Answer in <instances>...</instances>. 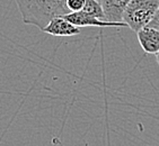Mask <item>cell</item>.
<instances>
[{
	"mask_svg": "<svg viewBox=\"0 0 159 146\" xmlns=\"http://www.w3.org/2000/svg\"><path fill=\"white\" fill-rule=\"evenodd\" d=\"M25 24L42 29L50 19L69 12L66 0H15Z\"/></svg>",
	"mask_w": 159,
	"mask_h": 146,
	"instance_id": "cell-1",
	"label": "cell"
},
{
	"mask_svg": "<svg viewBox=\"0 0 159 146\" xmlns=\"http://www.w3.org/2000/svg\"><path fill=\"white\" fill-rule=\"evenodd\" d=\"M159 7V0H131L123 12L122 20L135 33L147 26Z\"/></svg>",
	"mask_w": 159,
	"mask_h": 146,
	"instance_id": "cell-2",
	"label": "cell"
},
{
	"mask_svg": "<svg viewBox=\"0 0 159 146\" xmlns=\"http://www.w3.org/2000/svg\"><path fill=\"white\" fill-rule=\"evenodd\" d=\"M71 24L78 27H86V26H96V27H126L124 23H112V21L101 20L94 16L89 15L84 10L79 11L68 12L62 16Z\"/></svg>",
	"mask_w": 159,
	"mask_h": 146,
	"instance_id": "cell-3",
	"label": "cell"
},
{
	"mask_svg": "<svg viewBox=\"0 0 159 146\" xmlns=\"http://www.w3.org/2000/svg\"><path fill=\"white\" fill-rule=\"evenodd\" d=\"M43 33L50 34L52 36H61V37H69L76 36L81 33V29L78 26H75L68 21L62 16H57L50 19V21L41 29Z\"/></svg>",
	"mask_w": 159,
	"mask_h": 146,
	"instance_id": "cell-4",
	"label": "cell"
},
{
	"mask_svg": "<svg viewBox=\"0 0 159 146\" xmlns=\"http://www.w3.org/2000/svg\"><path fill=\"white\" fill-rule=\"evenodd\" d=\"M140 46L147 54H156L159 51V31L150 26H144L137 32Z\"/></svg>",
	"mask_w": 159,
	"mask_h": 146,
	"instance_id": "cell-5",
	"label": "cell"
},
{
	"mask_svg": "<svg viewBox=\"0 0 159 146\" xmlns=\"http://www.w3.org/2000/svg\"><path fill=\"white\" fill-rule=\"evenodd\" d=\"M105 15V20L123 23V12L131 0H98Z\"/></svg>",
	"mask_w": 159,
	"mask_h": 146,
	"instance_id": "cell-6",
	"label": "cell"
},
{
	"mask_svg": "<svg viewBox=\"0 0 159 146\" xmlns=\"http://www.w3.org/2000/svg\"><path fill=\"white\" fill-rule=\"evenodd\" d=\"M81 10H84L89 15L94 16L96 18L101 19V20H105L104 11H103L102 5L98 0H86L85 6Z\"/></svg>",
	"mask_w": 159,
	"mask_h": 146,
	"instance_id": "cell-7",
	"label": "cell"
},
{
	"mask_svg": "<svg viewBox=\"0 0 159 146\" xmlns=\"http://www.w3.org/2000/svg\"><path fill=\"white\" fill-rule=\"evenodd\" d=\"M86 0H66V6H67L69 12L79 11L85 6Z\"/></svg>",
	"mask_w": 159,
	"mask_h": 146,
	"instance_id": "cell-8",
	"label": "cell"
},
{
	"mask_svg": "<svg viewBox=\"0 0 159 146\" xmlns=\"http://www.w3.org/2000/svg\"><path fill=\"white\" fill-rule=\"evenodd\" d=\"M148 26L156 28V29L159 31V7H158V9H157L156 14H155V16L152 17V19H151L150 23L148 24Z\"/></svg>",
	"mask_w": 159,
	"mask_h": 146,
	"instance_id": "cell-9",
	"label": "cell"
},
{
	"mask_svg": "<svg viewBox=\"0 0 159 146\" xmlns=\"http://www.w3.org/2000/svg\"><path fill=\"white\" fill-rule=\"evenodd\" d=\"M155 55H156V60H157V63H158V65H159V51H158V52H157V53H156V54H155Z\"/></svg>",
	"mask_w": 159,
	"mask_h": 146,
	"instance_id": "cell-10",
	"label": "cell"
}]
</instances>
